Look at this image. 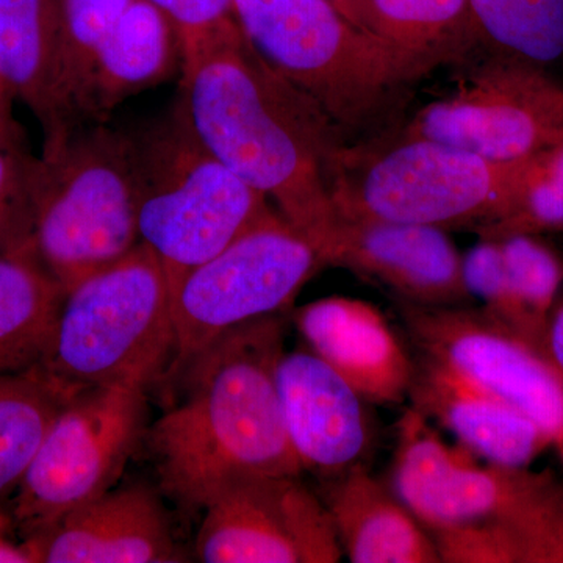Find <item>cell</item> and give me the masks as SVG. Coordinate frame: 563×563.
Here are the masks:
<instances>
[{
	"instance_id": "obj_35",
	"label": "cell",
	"mask_w": 563,
	"mask_h": 563,
	"mask_svg": "<svg viewBox=\"0 0 563 563\" xmlns=\"http://www.w3.org/2000/svg\"><path fill=\"white\" fill-rule=\"evenodd\" d=\"M332 3H335V5H339L340 2H343V0H331Z\"/></svg>"
},
{
	"instance_id": "obj_11",
	"label": "cell",
	"mask_w": 563,
	"mask_h": 563,
	"mask_svg": "<svg viewBox=\"0 0 563 563\" xmlns=\"http://www.w3.org/2000/svg\"><path fill=\"white\" fill-rule=\"evenodd\" d=\"M206 563H335L342 561L331 517L301 474H247L203 507L195 543Z\"/></svg>"
},
{
	"instance_id": "obj_29",
	"label": "cell",
	"mask_w": 563,
	"mask_h": 563,
	"mask_svg": "<svg viewBox=\"0 0 563 563\" xmlns=\"http://www.w3.org/2000/svg\"><path fill=\"white\" fill-rule=\"evenodd\" d=\"M38 172V158L0 147V257H33V201Z\"/></svg>"
},
{
	"instance_id": "obj_28",
	"label": "cell",
	"mask_w": 563,
	"mask_h": 563,
	"mask_svg": "<svg viewBox=\"0 0 563 563\" xmlns=\"http://www.w3.org/2000/svg\"><path fill=\"white\" fill-rule=\"evenodd\" d=\"M463 280L472 301H477L490 320L536 350L531 325L518 302L498 240L479 239L463 255Z\"/></svg>"
},
{
	"instance_id": "obj_2",
	"label": "cell",
	"mask_w": 563,
	"mask_h": 563,
	"mask_svg": "<svg viewBox=\"0 0 563 563\" xmlns=\"http://www.w3.org/2000/svg\"><path fill=\"white\" fill-rule=\"evenodd\" d=\"M285 321L261 318L222 333L179 372V402L152 426L161 490L187 510L247 474H301L279 390Z\"/></svg>"
},
{
	"instance_id": "obj_10",
	"label": "cell",
	"mask_w": 563,
	"mask_h": 563,
	"mask_svg": "<svg viewBox=\"0 0 563 563\" xmlns=\"http://www.w3.org/2000/svg\"><path fill=\"white\" fill-rule=\"evenodd\" d=\"M402 131L493 162L529 161L563 143V84L550 69L488 54Z\"/></svg>"
},
{
	"instance_id": "obj_27",
	"label": "cell",
	"mask_w": 563,
	"mask_h": 563,
	"mask_svg": "<svg viewBox=\"0 0 563 563\" xmlns=\"http://www.w3.org/2000/svg\"><path fill=\"white\" fill-rule=\"evenodd\" d=\"M498 242L537 350L563 290V255L543 235L517 233Z\"/></svg>"
},
{
	"instance_id": "obj_20",
	"label": "cell",
	"mask_w": 563,
	"mask_h": 563,
	"mask_svg": "<svg viewBox=\"0 0 563 563\" xmlns=\"http://www.w3.org/2000/svg\"><path fill=\"white\" fill-rule=\"evenodd\" d=\"M320 498L352 563H442L428 529L368 466L322 481Z\"/></svg>"
},
{
	"instance_id": "obj_19",
	"label": "cell",
	"mask_w": 563,
	"mask_h": 563,
	"mask_svg": "<svg viewBox=\"0 0 563 563\" xmlns=\"http://www.w3.org/2000/svg\"><path fill=\"white\" fill-rule=\"evenodd\" d=\"M0 87L40 121L46 157L79 131L63 95L54 0H0Z\"/></svg>"
},
{
	"instance_id": "obj_34",
	"label": "cell",
	"mask_w": 563,
	"mask_h": 563,
	"mask_svg": "<svg viewBox=\"0 0 563 563\" xmlns=\"http://www.w3.org/2000/svg\"><path fill=\"white\" fill-rule=\"evenodd\" d=\"M11 528H13V521L10 515L0 509V533H10Z\"/></svg>"
},
{
	"instance_id": "obj_24",
	"label": "cell",
	"mask_w": 563,
	"mask_h": 563,
	"mask_svg": "<svg viewBox=\"0 0 563 563\" xmlns=\"http://www.w3.org/2000/svg\"><path fill=\"white\" fill-rule=\"evenodd\" d=\"M133 2L135 0H54L63 95L79 128L85 125V102L96 70Z\"/></svg>"
},
{
	"instance_id": "obj_26",
	"label": "cell",
	"mask_w": 563,
	"mask_h": 563,
	"mask_svg": "<svg viewBox=\"0 0 563 563\" xmlns=\"http://www.w3.org/2000/svg\"><path fill=\"white\" fill-rule=\"evenodd\" d=\"M517 233H563V143L525 163L506 206L476 235L501 240Z\"/></svg>"
},
{
	"instance_id": "obj_21",
	"label": "cell",
	"mask_w": 563,
	"mask_h": 563,
	"mask_svg": "<svg viewBox=\"0 0 563 563\" xmlns=\"http://www.w3.org/2000/svg\"><path fill=\"white\" fill-rule=\"evenodd\" d=\"M336 9L377 38L442 66L465 65L483 47L468 0H343Z\"/></svg>"
},
{
	"instance_id": "obj_12",
	"label": "cell",
	"mask_w": 563,
	"mask_h": 563,
	"mask_svg": "<svg viewBox=\"0 0 563 563\" xmlns=\"http://www.w3.org/2000/svg\"><path fill=\"white\" fill-rule=\"evenodd\" d=\"M398 307L420 354L451 366L526 415L547 433L563 462V383L539 351L472 303Z\"/></svg>"
},
{
	"instance_id": "obj_23",
	"label": "cell",
	"mask_w": 563,
	"mask_h": 563,
	"mask_svg": "<svg viewBox=\"0 0 563 563\" xmlns=\"http://www.w3.org/2000/svg\"><path fill=\"white\" fill-rule=\"evenodd\" d=\"M74 393L40 366L0 376V498L16 490L52 421Z\"/></svg>"
},
{
	"instance_id": "obj_14",
	"label": "cell",
	"mask_w": 563,
	"mask_h": 563,
	"mask_svg": "<svg viewBox=\"0 0 563 563\" xmlns=\"http://www.w3.org/2000/svg\"><path fill=\"white\" fill-rule=\"evenodd\" d=\"M325 265L373 282L418 307L472 303L463 255L448 231L406 222L340 218L322 250Z\"/></svg>"
},
{
	"instance_id": "obj_13",
	"label": "cell",
	"mask_w": 563,
	"mask_h": 563,
	"mask_svg": "<svg viewBox=\"0 0 563 563\" xmlns=\"http://www.w3.org/2000/svg\"><path fill=\"white\" fill-rule=\"evenodd\" d=\"M536 474L451 448L412 407L398 422L390 487L428 531L503 514L531 487Z\"/></svg>"
},
{
	"instance_id": "obj_15",
	"label": "cell",
	"mask_w": 563,
	"mask_h": 563,
	"mask_svg": "<svg viewBox=\"0 0 563 563\" xmlns=\"http://www.w3.org/2000/svg\"><path fill=\"white\" fill-rule=\"evenodd\" d=\"M277 390L302 472L328 481L369 465L377 435L374 406L313 351L282 354Z\"/></svg>"
},
{
	"instance_id": "obj_22",
	"label": "cell",
	"mask_w": 563,
	"mask_h": 563,
	"mask_svg": "<svg viewBox=\"0 0 563 563\" xmlns=\"http://www.w3.org/2000/svg\"><path fill=\"white\" fill-rule=\"evenodd\" d=\"M65 291L32 255L0 257V376L36 368Z\"/></svg>"
},
{
	"instance_id": "obj_31",
	"label": "cell",
	"mask_w": 563,
	"mask_h": 563,
	"mask_svg": "<svg viewBox=\"0 0 563 563\" xmlns=\"http://www.w3.org/2000/svg\"><path fill=\"white\" fill-rule=\"evenodd\" d=\"M537 351L563 383V290L553 312L548 318L547 328Z\"/></svg>"
},
{
	"instance_id": "obj_18",
	"label": "cell",
	"mask_w": 563,
	"mask_h": 563,
	"mask_svg": "<svg viewBox=\"0 0 563 563\" xmlns=\"http://www.w3.org/2000/svg\"><path fill=\"white\" fill-rule=\"evenodd\" d=\"M302 339L373 406L409 396L415 357L385 314L362 299L331 296L295 313Z\"/></svg>"
},
{
	"instance_id": "obj_30",
	"label": "cell",
	"mask_w": 563,
	"mask_h": 563,
	"mask_svg": "<svg viewBox=\"0 0 563 563\" xmlns=\"http://www.w3.org/2000/svg\"><path fill=\"white\" fill-rule=\"evenodd\" d=\"M169 21L180 46L181 62L201 54L240 31L233 0H150Z\"/></svg>"
},
{
	"instance_id": "obj_9",
	"label": "cell",
	"mask_w": 563,
	"mask_h": 563,
	"mask_svg": "<svg viewBox=\"0 0 563 563\" xmlns=\"http://www.w3.org/2000/svg\"><path fill=\"white\" fill-rule=\"evenodd\" d=\"M324 268L318 247L273 211L188 274L174 292L176 355L168 374L179 372L222 333L284 312Z\"/></svg>"
},
{
	"instance_id": "obj_7",
	"label": "cell",
	"mask_w": 563,
	"mask_h": 563,
	"mask_svg": "<svg viewBox=\"0 0 563 563\" xmlns=\"http://www.w3.org/2000/svg\"><path fill=\"white\" fill-rule=\"evenodd\" d=\"M132 133L84 125L40 161L32 254L68 292L140 243Z\"/></svg>"
},
{
	"instance_id": "obj_5",
	"label": "cell",
	"mask_w": 563,
	"mask_h": 563,
	"mask_svg": "<svg viewBox=\"0 0 563 563\" xmlns=\"http://www.w3.org/2000/svg\"><path fill=\"white\" fill-rule=\"evenodd\" d=\"M132 139L140 242L157 255L174 296L188 274L276 210L202 143L179 99Z\"/></svg>"
},
{
	"instance_id": "obj_33",
	"label": "cell",
	"mask_w": 563,
	"mask_h": 563,
	"mask_svg": "<svg viewBox=\"0 0 563 563\" xmlns=\"http://www.w3.org/2000/svg\"><path fill=\"white\" fill-rule=\"evenodd\" d=\"M0 563H35L24 542L14 543L9 533H0Z\"/></svg>"
},
{
	"instance_id": "obj_17",
	"label": "cell",
	"mask_w": 563,
	"mask_h": 563,
	"mask_svg": "<svg viewBox=\"0 0 563 563\" xmlns=\"http://www.w3.org/2000/svg\"><path fill=\"white\" fill-rule=\"evenodd\" d=\"M412 409L433 420L481 461L531 468L553 450L547 433L510 404L429 355L415 357L409 396Z\"/></svg>"
},
{
	"instance_id": "obj_25",
	"label": "cell",
	"mask_w": 563,
	"mask_h": 563,
	"mask_svg": "<svg viewBox=\"0 0 563 563\" xmlns=\"http://www.w3.org/2000/svg\"><path fill=\"white\" fill-rule=\"evenodd\" d=\"M488 54L550 69L563 58V0H468Z\"/></svg>"
},
{
	"instance_id": "obj_1",
	"label": "cell",
	"mask_w": 563,
	"mask_h": 563,
	"mask_svg": "<svg viewBox=\"0 0 563 563\" xmlns=\"http://www.w3.org/2000/svg\"><path fill=\"white\" fill-rule=\"evenodd\" d=\"M192 131L321 252L339 220L331 166L342 133L251 46L242 29L181 62Z\"/></svg>"
},
{
	"instance_id": "obj_4",
	"label": "cell",
	"mask_w": 563,
	"mask_h": 563,
	"mask_svg": "<svg viewBox=\"0 0 563 563\" xmlns=\"http://www.w3.org/2000/svg\"><path fill=\"white\" fill-rule=\"evenodd\" d=\"M526 162H493L402 129L387 131L335 152L333 209L340 218L476 233L506 206Z\"/></svg>"
},
{
	"instance_id": "obj_3",
	"label": "cell",
	"mask_w": 563,
	"mask_h": 563,
	"mask_svg": "<svg viewBox=\"0 0 563 563\" xmlns=\"http://www.w3.org/2000/svg\"><path fill=\"white\" fill-rule=\"evenodd\" d=\"M243 35L306 95L347 143L387 132L396 110L440 63L391 46L331 0H233Z\"/></svg>"
},
{
	"instance_id": "obj_8",
	"label": "cell",
	"mask_w": 563,
	"mask_h": 563,
	"mask_svg": "<svg viewBox=\"0 0 563 563\" xmlns=\"http://www.w3.org/2000/svg\"><path fill=\"white\" fill-rule=\"evenodd\" d=\"M146 415V388L99 385L70 395L14 490L10 517L22 539L117 487Z\"/></svg>"
},
{
	"instance_id": "obj_32",
	"label": "cell",
	"mask_w": 563,
	"mask_h": 563,
	"mask_svg": "<svg viewBox=\"0 0 563 563\" xmlns=\"http://www.w3.org/2000/svg\"><path fill=\"white\" fill-rule=\"evenodd\" d=\"M13 98L0 87V147L10 151H24V139L11 110Z\"/></svg>"
},
{
	"instance_id": "obj_6",
	"label": "cell",
	"mask_w": 563,
	"mask_h": 563,
	"mask_svg": "<svg viewBox=\"0 0 563 563\" xmlns=\"http://www.w3.org/2000/svg\"><path fill=\"white\" fill-rule=\"evenodd\" d=\"M176 355L173 296L144 243L70 288L40 368L66 390L150 387Z\"/></svg>"
},
{
	"instance_id": "obj_16",
	"label": "cell",
	"mask_w": 563,
	"mask_h": 563,
	"mask_svg": "<svg viewBox=\"0 0 563 563\" xmlns=\"http://www.w3.org/2000/svg\"><path fill=\"white\" fill-rule=\"evenodd\" d=\"M22 542L35 563L185 561L161 496L144 484L111 488Z\"/></svg>"
}]
</instances>
